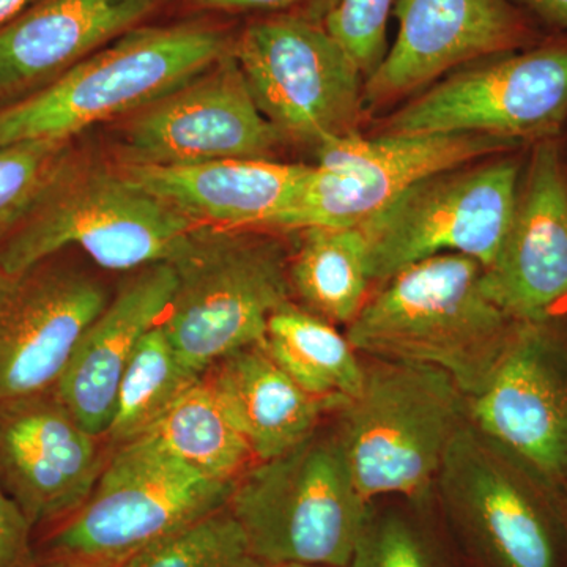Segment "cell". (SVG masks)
Listing matches in <instances>:
<instances>
[{"label": "cell", "mask_w": 567, "mask_h": 567, "mask_svg": "<svg viewBox=\"0 0 567 567\" xmlns=\"http://www.w3.org/2000/svg\"><path fill=\"white\" fill-rule=\"evenodd\" d=\"M546 32H567V0H511Z\"/></svg>", "instance_id": "cell-32"}, {"label": "cell", "mask_w": 567, "mask_h": 567, "mask_svg": "<svg viewBox=\"0 0 567 567\" xmlns=\"http://www.w3.org/2000/svg\"><path fill=\"white\" fill-rule=\"evenodd\" d=\"M204 224L134 185L121 169L71 153L24 221L0 244V270L21 274L76 246L107 270L175 264Z\"/></svg>", "instance_id": "cell-3"}, {"label": "cell", "mask_w": 567, "mask_h": 567, "mask_svg": "<svg viewBox=\"0 0 567 567\" xmlns=\"http://www.w3.org/2000/svg\"><path fill=\"white\" fill-rule=\"evenodd\" d=\"M118 567H268L252 554L229 506L163 537Z\"/></svg>", "instance_id": "cell-27"}, {"label": "cell", "mask_w": 567, "mask_h": 567, "mask_svg": "<svg viewBox=\"0 0 567 567\" xmlns=\"http://www.w3.org/2000/svg\"><path fill=\"white\" fill-rule=\"evenodd\" d=\"M525 147L483 134H346L317 147L292 203L264 230L358 227L425 177Z\"/></svg>", "instance_id": "cell-10"}, {"label": "cell", "mask_w": 567, "mask_h": 567, "mask_svg": "<svg viewBox=\"0 0 567 567\" xmlns=\"http://www.w3.org/2000/svg\"><path fill=\"white\" fill-rule=\"evenodd\" d=\"M468 399L477 431L536 470L567 483V312L518 322L484 390Z\"/></svg>", "instance_id": "cell-13"}, {"label": "cell", "mask_w": 567, "mask_h": 567, "mask_svg": "<svg viewBox=\"0 0 567 567\" xmlns=\"http://www.w3.org/2000/svg\"><path fill=\"white\" fill-rule=\"evenodd\" d=\"M567 126V32L527 50L483 59L405 104L388 134H483L532 145Z\"/></svg>", "instance_id": "cell-11"}, {"label": "cell", "mask_w": 567, "mask_h": 567, "mask_svg": "<svg viewBox=\"0 0 567 567\" xmlns=\"http://www.w3.org/2000/svg\"><path fill=\"white\" fill-rule=\"evenodd\" d=\"M365 358L360 393L336 413L354 483L369 502L424 498L468 423V399L440 369Z\"/></svg>", "instance_id": "cell-5"}, {"label": "cell", "mask_w": 567, "mask_h": 567, "mask_svg": "<svg viewBox=\"0 0 567 567\" xmlns=\"http://www.w3.org/2000/svg\"><path fill=\"white\" fill-rule=\"evenodd\" d=\"M142 436L219 483L237 484L257 462L204 375Z\"/></svg>", "instance_id": "cell-25"}, {"label": "cell", "mask_w": 567, "mask_h": 567, "mask_svg": "<svg viewBox=\"0 0 567 567\" xmlns=\"http://www.w3.org/2000/svg\"><path fill=\"white\" fill-rule=\"evenodd\" d=\"M346 567H436L427 540L404 516L372 511Z\"/></svg>", "instance_id": "cell-30"}, {"label": "cell", "mask_w": 567, "mask_h": 567, "mask_svg": "<svg viewBox=\"0 0 567 567\" xmlns=\"http://www.w3.org/2000/svg\"><path fill=\"white\" fill-rule=\"evenodd\" d=\"M435 486L487 567H567L557 488L470 421L447 447Z\"/></svg>", "instance_id": "cell-9"}, {"label": "cell", "mask_w": 567, "mask_h": 567, "mask_svg": "<svg viewBox=\"0 0 567 567\" xmlns=\"http://www.w3.org/2000/svg\"><path fill=\"white\" fill-rule=\"evenodd\" d=\"M100 439L54 390L0 405V487L33 528L87 502L107 462Z\"/></svg>", "instance_id": "cell-18"}, {"label": "cell", "mask_w": 567, "mask_h": 567, "mask_svg": "<svg viewBox=\"0 0 567 567\" xmlns=\"http://www.w3.org/2000/svg\"><path fill=\"white\" fill-rule=\"evenodd\" d=\"M51 259L21 274L0 270V405L54 390L110 301L102 282Z\"/></svg>", "instance_id": "cell-16"}, {"label": "cell", "mask_w": 567, "mask_h": 567, "mask_svg": "<svg viewBox=\"0 0 567 567\" xmlns=\"http://www.w3.org/2000/svg\"><path fill=\"white\" fill-rule=\"evenodd\" d=\"M194 2L208 10L268 11L290 9L306 0H194Z\"/></svg>", "instance_id": "cell-33"}, {"label": "cell", "mask_w": 567, "mask_h": 567, "mask_svg": "<svg viewBox=\"0 0 567 567\" xmlns=\"http://www.w3.org/2000/svg\"><path fill=\"white\" fill-rule=\"evenodd\" d=\"M371 503L354 483L336 424H322L281 456L256 462L227 506L268 567H346Z\"/></svg>", "instance_id": "cell-4"}, {"label": "cell", "mask_w": 567, "mask_h": 567, "mask_svg": "<svg viewBox=\"0 0 567 567\" xmlns=\"http://www.w3.org/2000/svg\"><path fill=\"white\" fill-rule=\"evenodd\" d=\"M37 567H89L80 565H70V563L58 561V559L41 558L37 563Z\"/></svg>", "instance_id": "cell-36"}, {"label": "cell", "mask_w": 567, "mask_h": 567, "mask_svg": "<svg viewBox=\"0 0 567 567\" xmlns=\"http://www.w3.org/2000/svg\"><path fill=\"white\" fill-rule=\"evenodd\" d=\"M71 153V141L0 145V244L24 221Z\"/></svg>", "instance_id": "cell-28"}, {"label": "cell", "mask_w": 567, "mask_h": 567, "mask_svg": "<svg viewBox=\"0 0 567 567\" xmlns=\"http://www.w3.org/2000/svg\"><path fill=\"white\" fill-rule=\"evenodd\" d=\"M234 487L200 475L151 436H140L115 446L87 502L48 537L44 558L118 567L227 506Z\"/></svg>", "instance_id": "cell-7"}, {"label": "cell", "mask_w": 567, "mask_h": 567, "mask_svg": "<svg viewBox=\"0 0 567 567\" xmlns=\"http://www.w3.org/2000/svg\"><path fill=\"white\" fill-rule=\"evenodd\" d=\"M528 147L425 177L358 226L372 282L440 254H464L484 268L494 262L516 208Z\"/></svg>", "instance_id": "cell-8"}, {"label": "cell", "mask_w": 567, "mask_h": 567, "mask_svg": "<svg viewBox=\"0 0 567 567\" xmlns=\"http://www.w3.org/2000/svg\"><path fill=\"white\" fill-rule=\"evenodd\" d=\"M200 379L156 324L142 338L122 377L104 436L114 447L140 439Z\"/></svg>", "instance_id": "cell-26"}, {"label": "cell", "mask_w": 567, "mask_h": 567, "mask_svg": "<svg viewBox=\"0 0 567 567\" xmlns=\"http://www.w3.org/2000/svg\"><path fill=\"white\" fill-rule=\"evenodd\" d=\"M483 270L464 254L410 265L368 298L347 324V339L369 358L440 369L473 398L494 374L517 323L484 293Z\"/></svg>", "instance_id": "cell-1"}, {"label": "cell", "mask_w": 567, "mask_h": 567, "mask_svg": "<svg viewBox=\"0 0 567 567\" xmlns=\"http://www.w3.org/2000/svg\"><path fill=\"white\" fill-rule=\"evenodd\" d=\"M309 167L226 158L182 166L121 164L118 169L193 221L219 229L264 230L292 203Z\"/></svg>", "instance_id": "cell-21"}, {"label": "cell", "mask_w": 567, "mask_h": 567, "mask_svg": "<svg viewBox=\"0 0 567 567\" xmlns=\"http://www.w3.org/2000/svg\"><path fill=\"white\" fill-rule=\"evenodd\" d=\"M204 379L257 462L292 450L347 404L308 393L260 346L229 354Z\"/></svg>", "instance_id": "cell-22"}, {"label": "cell", "mask_w": 567, "mask_h": 567, "mask_svg": "<svg viewBox=\"0 0 567 567\" xmlns=\"http://www.w3.org/2000/svg\"><path fill=\"white\" fill-rule=\"evenodd\" d=\"M39 0H0V29L9 25L11 21L17 20L21 13L31 9L33 3Z\"/></svg>", "instance_id": "cell-34"}, {"label": "cell", "mask_w": 567, "mask_h": 567, "mask_svg": "<svg viewBox=\"0 0 567 567\" xmlns=\"http://www.w3.org/2000/svg\"><path fill=\"white\" fill-rule=\"evenodd\" d=\"M289 260L268 230H200L173 264L177 286L159 322L193 371L204 375L229 354L262 344L270 317L292 301Z\"/></svg>", "instance_id": "cell-6"}, {"label": "cell", "mask_w": 567, "mask_h": 567, "mask_svg": "<svg viewBox=\"0 0 567 567\" xmlns=\"http://www.w3.org/2000/svg\"><path fill=\"white\" fill-rule=\"evenodd\" d=\"M561 144V142H559ZM561 155H563V162H565L566 173H567V152L563 151L561 148Z\"/></svg>", "instance_id": "cell-38"}, {"label": "cell", "mask_w": 567, "mask_h": 567, "mask_svg": "<svg viewBox=\"0 0 567 567\" xmlns=\"http://www.w3.org/2000/svg\"><path fill=\"white\" fill-rule=\"evenodd\" d=\"M398 35L364 81L363 103L410 95L466 63L527 50L548 32L511 0H398Z\"/></svg>", "instance_id": "cell-15"}, {"label": "cell", "mask_w": 567, "mask_h": 567, "mask_svg": "<svg viewBox=\"0 0 567 567\" xmlns=\"http://www.w3.org/2000/svg\"><path fill=\"white\" fill-rule=\"evenodd\" d=\"M398 0H334L323 25L353 59L364 81L388 52V22Z\"/></svg>", "instance_id": "cell-29"}, {"label": "cell", "mask_w": 567, "mask_h": 567, "mask_svg": "<svg viewBox=\"0 0 567 567\" xmlns=\"http://www.w3.org/2000/svg\"><path fill=\"white\" fill-rule=\"evenodd\" d=\"M559 511H561L563 527L567 537V483L558 488Z\"/></svg>", "instance_id": "cell-35"}, {"label": "cell", "mask_w": 567, "mask_h": 567, "mask_svg": "<svg viewBox=\"0 0 567 567\" xmlns=\"http://www.w3.org/2000/svg\"><path fill=\"white\" fill-rule=\"evenodd\" d=\"M274 567H322V566H309V565H281V566H274Z\"/></svg>", "instance_id": "cell-37"}, {"label": "cell", "mask_w": 567, "mask_h": 567, "mask_svg": "<svg viewBox=\"0 0 567 567\" xmlns=\"http://www.w3.org/2000/svg\"><path fill=\"white\" fill-rule=\"evenodd\" d=\"M233 52L282 137L320 147L357 132L364 76L323 22L292 14L256 21L234 39Z\"/></svg>", "instance_id": "cell-12"}, {"label": "cell", "mask_w": 567, "mask_h": 567, "mask_svg": "<svg viewBox=\"0 0 567 567\" xmlns=\"http://www.w3.org/2000/svg\"><path fill=\"white\" fill-rule=\"evenodd\" d=\"M481 284L518 322L567 312V173L559 137L529 145L513 219Z\"/></svg>", "instance_id": "cell-17"}, {"label": "cell", "mask_w": 567, "mask_h": 567, "mask_svg": "<svg viewBox=\"0 0 567 567\" xmlns=\"http://www.w3.org/2000/svg\"><path fill=\"white\" fill-rule=\"evenodd\" d=\"M234 39L204 21L140 25L47 87L0 107V145L73 141L89 126L144 110L233 50Z\"/></svg>", "instance_id": "cell-2"}, {"label": "cell", "mask_w": 567, "mask_h": 567, "mask_svg": "<svg viewBox=\"0 0 567 567\" xmlns=\"http://www.w3.org/2000/svg\"><path fill=\"white\" fill-rule=\"evenodd\" d=\"M163 0H39L0 29V107L47 87Z\"/></svg>", "instance_id": "cell-19"}, {"label": "cell", "mask_w": 567, "mask_h": 567, "mask_svg": "<svg viewBox=\"0 0 567 567\" xmlns=\"http://www.w3.org/2000/svg\"><path fill=\"white\" fill-rule=\"evenodd\" d=\"M32 525L0 487V567H37Z\"/></svg>", "instance_id": "cell-31"}, {"label": "cell", "mask_w": 567, "mask_h": 567, "mask_svg": "<svg viewBox=\"0 0 567 567\" xmlns=\"http://www.w3.org/2000/svg\"><path fill=\"white\" fill-rule=\"evenodd\" d=\"M290 256L292 293L306 311L327 322L349 324L368 301V245L360 227H315L301 230Z\"/></svg>", "instance_id": "cell-23"}, {"label": "cell", "mask_w": 567, "mask_h": 567, "mask_svg": "<svg viewBox=\"0 0 567 567\" xmlns=\"http://www.w3.org/2000/svg\"><path fill=\"white\" fill-rule=\"evenodd\" d=\"M265 353L308 393L349 402L364 382V361L334 324L292 301L268 320Z\"/></svg>", "instance_id": "cell-24"}, {"label": "cell", "mask_w": 567, "mask_h": 567, "mask_svg": "<svg viewBox=\"0 0 567 567\" xmlns=\"http://www.w3.org/2000/svg\"><path fill=\"white\" fill-rule=\"evenodd\" d=\"M175 286L173 264L140 268L74 347L54 391L92 434L106 435L122 377L142 338L162 322Z\"/></svg>", "instance_id": "cell-20"}, {"label": "cell", "mask_w": 567, "mask_h": 567, "mask_svg": "<svg viewBox=\"0 0 567 567\" xmlns=\"http://www.w3.org/2000/svg\"><path fill=\"white\" fill-rule=\"evenodd\" d=\"M281 140L257 106L230 50L210 69L130 118L121 137V164L268 159Z\"/></svg>", "instance_id": "cell-14"}]
</instances>
